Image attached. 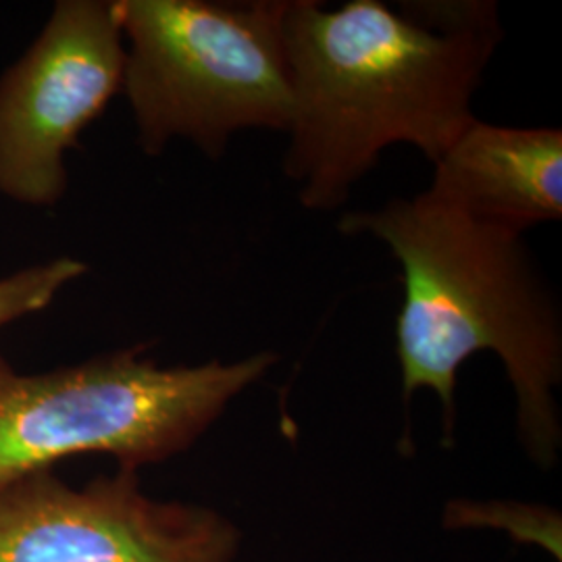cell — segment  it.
Returning a JSON list of instances; mask_svg holds the SVG:
<instances>
[{"label": "cell", "instance_id": "obj_8", "mask_svg": "<svg viewBox=\"0 0 562 562\" xmlns=\"http://www.w3.org/2000/svg\"><path fill=\"white\" fill-rule=\"evenodd\" d=\"M86 273V262L74 257H59L0 278V327L46 311L65 285L80 280Z\"/></svg>", "mask_w": 562, "mask_h": 562}, {"label": "cell", "instance_id": "obj_1", "mask_svg": "<svg viewBox=\"0 0 562 562\" xmlns=\"http://www.w3.org/2000/svg\"><path fill=\"white\" fill-rule=\"evenodd\" d=\"M496 2L285 0L292 92L283 173L304 209L331 213L385 148L415 146L429 162L477 120L473 97L503 42Z\"/></svg>", "mask_w": 562, "mask_h": 562}, {"label": "cell", "instance_id": "obj_2", "mask_svg": "<svg viewBox=\"0 0 562 562\" xmlns=\"http://www.w3.org/2000/svg\"><path fill=\"white\" fill-rule=\"evenodd\" d=\"M346 236L382 241L401 265L396 355L402 396L427 387L454 436L462 362L490 350L517 396V427L531 461L552 467L561 448L554 387L562 380V315L521 234L477 222L427 192L348 211Z\"/></svg>", "mask_w": 562, "mask_h": 562}, {"label": "cell", "instance_id": "obj_7", "mask_svg": "<svg viewBox=\"0 0 562 562\" xmlns=\"http://www.w3.org/2000/svg\"><path fill=\"white\" fill-rule=\"evenodd\" d=\"M429 196L515 234L562 217V130L475 120L434 165Z\"/></svg>", "mask_w": 562, "mask_h": 562}, {"label": "cell", "instance_id": "obj_5", "mask_svg": "<svg viewBox=\"0 0 562 562\" xmlns=\"http://www.w3.org/2000/svg\"><path fill=\"white\" fill-rule=\"evenodd\" d=\"M115 0H59L41 36L0 76V194L55 206L65 155L123 90Z\"/></svg>", "mask_w": 562, "mask_h": 562}, {"label": "cell", "instance_id": "obj_4", "mask_svg": "<svg viewBox=\"0 0 562 562\" xmlns=\"http://www.w3.org/2000/svg\"><path fill=\"white\" fill-rule=\"evenodd\" d=\"M115 9L127 53L121 92L148 157L181 138L217 161L240 132H288L285 0H115Z\"/></svg>", "mask_w": 562, "mask_h": 562}, {"label": "cell", "instance_id": "obj_3", "mask_svg": "<svg viewBox=\"0 0 562 562\" xmlns=\"http://www.w3.org/2000/svg\"><path fill=\"white\" fill-rule=\"evenodd\" d=\"M150 344L21 373L0 355V485L81 454H109L138 471L192 448L246 387L278 362L161 367Z\"/></svg>", "mask_w": 562, "mask_h": 562}, {"label": "cell", "instance_id": "obj_6", "mask_svg": "<svg viewBox=\"0 0 562 562\" xmlns=\"http://www.w3.org/2000/svg\"><path fill=\"white\" fill-rule=\"evenodd\" d=\"M238 548L234 522L150 498L132 469L81 487L55 469L0 485V562H234Z\"/></svg>", "mask_w": 562, "mask_h": 562}]
</instances>
